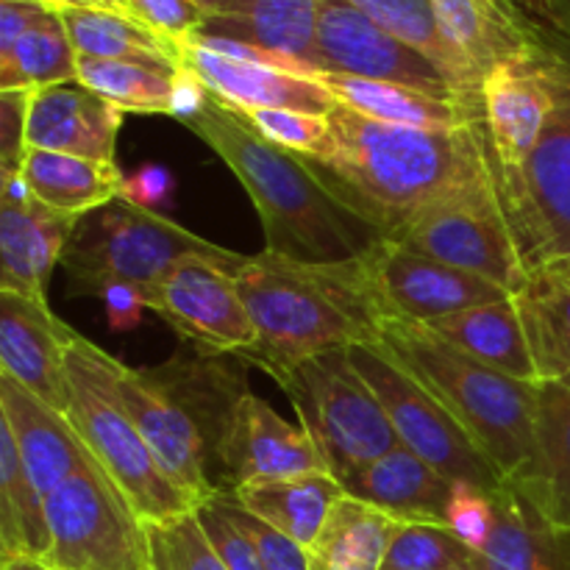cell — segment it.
<instances>
[{
  "label": "cell",
  "instance_id": "30bf717a",
  "mask_svg": "<svg viewBox=\"0 0 570 570\" xmlns=\"http://www.w3.org/2000/svg\"><path fill=\"white\" fill-rule=\"evenodd\" d=\"M348 356L362 379L371 384L376 399L382 401L395 438L404 449H410L412 454L454 482L476 484L490 493L504 488L507 479L495 471V465L473 443L471 434L382 345L373 340L354 343L348 345Z\"/></svg>",
  "mask_w": 570,
  "mask_h": 570
},
{
  "label": "cell",
  "instance_id": "7dc6e473",
  "mask_svg": "<svg viewBox=\"0 0 570 570\" xmlns=\"http://www.w3.org/2000/svg\"><path fill=\"white\" fill-rule=\"evenodd\" d=\"M31 92L33 89H0V170H20L26 159Z\"/></svg>",
  "mask_w": 570,
  "mask_h": 570
},
{
  "label": "cell",
  "instance_id": "f907efd6",
  "mask_svg": "<svg viewBox=\"0 0 570 570\" xmlns=\"http://www.w3.org/2000/svg\"><path fill=\"white\" fill-rule=\"evenodd\" d=\"M50 11L42 0H0V53L14 48L17 39Z\"/></svg>",
  "mask_w": 570,
  "mask_h": 570
},
{
  "label": "cell",
  "instance_id": "836d02e7",
  "mask_svg": "<svg viewBox=\"0 0 570 570\" xmlns=\"http://www.w3.org/2000/svg\"><path fill=\"white\" fill-rule=\"evenodd\" d=\"M343 484L332 473H304L289 479H265L234 490L239 504L295 543L306 546L317 538Z\"/></svg>",
  "mask_w": 570,
  "mask_h": 570
},
{
  "label": "cell",
  "instance_id": "f35d334b",
  "mask_svg": "<svg viewBox=\"0 0 570 570\" xmlns=\"http://www.w3.org/2000/svg\"><path fill=\"white\" fill-rule=\"evenodd\" d=\"M176 72L173 67L78 56V83L134 115H170Z\"/></svg>",
  "mask_w": 570,
  "mask_h": 570
},
{
  "label": "cell",
  "instance_id": "9f6ffc18",
  "mask_svg": "<svg viewBox=\"0 0 570 570\" xmlns=\"http://www.w3.org/2000/svg\"><path fill=\"white\" fill-rule=\"evenodd\" d=\"M3 570H53L39 560H28V557H9L3 560Z\"/></svg>",
  "mask_w": 570,
  "mask_h": 570
},
{
  "label": "cell",
  "instance_id": "2e32d148",
  "mask_svg": "<svg viewBox=\"0 0 570 570\" xmlns=\"http://www.w3.org/2000/svg\"><path fill=\"white\" fill-rule=\"evenodd\" d=\"M482 106L493 173L521 170L551 115V89L529 33L518 53L484 72Z\"/></svg>",
  "mask_w": 570,
  "mask_h": 570
},
{
  "label": "cell",
  "instance_id": "ac0fdd59",
  "mask_svg": "<svg viewBox=\"0 0 570 570\" xmlns=\"http://www.w3.org/2000/svg\"><path fill=\"white\" fill-rule=\"evenodd\" d=\"M115 376L128 415L137 423L150 454L170 476V482L193 495L198 504L223 493L215 465H212L195 429L176 410V404L145 376L142 367H128L117 362Z\"/></svg>",
  "mask_w": 570,
  "mask_h": 570
},
{
  "label": "cell",
  "instance_id": "cb8c5ba5",
  "mask_svg": "<svg viewBox=\"0 0 570 570\" xmlns=\"http://www.w3.org/2000/svg\"><path fill=\"white\" fill-rule=\"evenodd\" d=\"M76 220L39 200L0 204V289L48 301L50 273L61 265Z\"/></svg>",
  "mask_w": 570,
  "mask_h": 570
},
{
  "label": "cell",
  "instance_id": "8fae6325",
  "mask_svg": "<svg viewBox=\"0 0 570 570\" xmlns=\"http://www.w3.org/2000/svg\"><path fill=\"white\" fill-rule=\"evenodd\" d=\"M387 239L488 278L510 295L521 293L532 276L507 223L495 176L432 206Z\"/></svg>",
  "mask_w": 570,
  "mask_h": 570
},
{
  "label": "cell",
  "instance_id": "ee69618b",
  "mask_svg": "<svg viewBox=\"0 0 570 570\" xmlns=\"http://www.w3.org/2000/svg\"><path fill=\"white\" fill-rule=\"evenodd\" d=\"M445 527L479 554L490 540L495 527V499L490 490L476 488L468 482H454L449 512H445Z\"/></svg>",
  "mask_w": 570,
  "mask_h": 570
},
{
  "label": "cell",
  "instance_id": "5b68a950",
  "mask_svg": "<svg viewBox=\"0 0 570 570\" xmlns=\"http://www.w3.org/2000/svg\"><path fill=\"white\" fill-rule=\"evenodd\" d=\"M529 37L549 81L551 115L527 165L493 176L523 265L534 273L570 265V42L532 14Z\"/></svg>",
  "mask_w": 570,
  "mask_h": 570
},
{
  "label": "cell",
  "instance_id": "44dd1931",
  "mask_svg": "<svg viewBox=\"0 0 570 570\" xmlns=\"http://www.w3.org/2000/svg\"><path fill=\"white\" fill-rule=\"evenodd\" d=\"M181 67L200 76L215 98L239 111L293 109L326 117L337 106L326 87L315 76L282 70V67L239 61L215 53L198 42H184Z\"/></svg>",
  "mask_w": 570,
  "mask_h": 570
},
{
  "label": "cell",
  "instance_id": "ffe728a7",
  "mask_svg": "<svg viewBox=\"0 0 570 570\" xmlns=\"http://www.w3.org/2000/svg\"><path fill=\"white\" fill-rule=\"evenodd\" d=\"M0 426L11 434L33 488L48 499L95 460L67 415L0 373Z\"/></svg>",
  "mask_w": 570,
  "mask_h": 570
},
{
  "label": "cell",
  "instance_id": "3957f363",
  "mask_svg": "<svg viewBox=\"0 0 570 570\" xmlns=\"http://www.w3.org/2000/svg\"><path fill=\"white\" fill-rule=\"evenodd\" d=\"M256 328L239 360L282 382L301 362L376 337V312L348 262L309 265L262 250L228 267Z\"/></svg>",
  "mask_w": 570,
  "mask_h": 570
},
{
  "label": "cell",
  "instance_id": "bcb514c9",
  "mask_svg": "<svg viewBox=\"0 0 570 570\" xmlns=\"http://www.w3.org/2000/svg\"><path fill=\"white\" fill-rule=\"evenodd\" d=\"M195 515H198L206 538L215 546V551L220 554V560L226 562L228 570H265L254 543L248 540V534L226 515V510H223V504L217 501V495L206 499L204 504L195 510Z\"/></svg>",
  "mask_w": 570,
  "mask_h": 570
},
{
  "label": "cell",
  "instance_id": "d4e9b609",
  "mask_svg": "<svg viewBox=\"0 0 570 570\" xmlns=\"http://www.w3.org/2000/svg\"><path fill=\"white\" fill-rule=\"evenodd\" d=\"M343 490L354 499L379 507L401 523H440L445 527L454 479L443 476L438 468L423 462L410 449L399 445L360 468L343 482Z\"/></svg>",
  "mask_w": 570,
  "mask_h": 570
},
{
  "label": "cell",
  "instance_id": "681fc988",
  "mask_svg": "<svg viewBox=\"0 0 570 570\" xmlns=\"http://www.w3.org/2000/svg\"><path fill=\"white\" fill-rule=\"evenodd\" d=\"M106 306V321H109L111 332H131L142 323L145 295L139 287L131 284H109V287L100 289L98 295Z\"/></svg>",
  "mask_w": 570,
  "mask_h": 570
},
{
  "label": "cell",
  "instance_id": "1f68e13d",
  "mask_svg": "<svg viewBox=\"0 0 570 570\" xmlns=\"http://www.w3.org/2000/svg\"><path fill=\"white\" fill-rule=\"evenodd\" d=\"M527 334L538 382L570 376V265L534 271L521 293L512 295Z\"/></svg>",
  "mask_w": 570,
  "mask_h": 570
},
{
  "label": "cell",
  "instance_id": "603a6c76",
  "mask_svg": "<svg viewBox=\"0 0 570 570\" xmlns=\"http://www.w3.org/2000/svg\"><path fill=\"white\" fill-rule=\"evenodd\" d=\"M323 0H239L228 14L209 17L198 37L234 39L293 61L317 76V28Z\"/></svg>",
  "mask_w": 570,
  "mask_h": 570
},
{
  "label": "cell",
  "instance_id": "e0dca14e",
  "mask_svg": "<svg viewBox=\"0 0 570 570\" xmlns=\"http://www.w3.org/2000/svg\"><path fill=\"white\" fill-rule=\"evenodd\" d=\"M72 328L50 312L48 301L0 289V373L67 415V348Z\"/></svg>",
  "mask_w": 570,
  "mask_h": 570
},
{
  "label": "cell",
  "instance_id": "277c9868",
  "mask_svg": "<svg viewBox=\"0 0 570 570\" xmlns=\"http://www.w3.org/2000/svg\"><path fill=\"white\" fill-rule=\"evenodd\" d=\"M373 343L412 373L471 434L504 479L534 465V384L518 382L445 343L426 323L382 317Z\"/></svg>",
  "mask_w": 570,
  "mask_h": 570
},
{
  "label": "cell",
  "instance_id": "f5cc1de1",
  "mask_svg": "<svg viewBox=\"0 0 570 570\" xmlns=\"http://www.w3.org/2000/svg\"><path fill=\"white\" fill-rule=\"evenodd\" d=\"M523 9L570 42V0H521Z\"/></svg>",
  "mask_w": 570,
  "mask_h": 570
},
{
  "label": "cell",
  "instance_id": "d6a6232c",
  "mask_svg": "<svg viewBox=\"0 0 570 570\" xmlns=\"http://www.w3.org/2000/svg\"><path fill=\"white\" fill-rule=\"evenodd\" d=\"M22 176L39 204L72 217L120 198L126 181L117 161H95L53 150H26Z\"/></svg>",
  "mask_w": 570,
  "mask_h": 570
},
{
  "label": "cell",
  "instance_id": "f1b7e54d",
  "mask_svg": "<svg viewBox=\"0 0 570 570\" xmlns=\"http://www.w3.org/2000/svg\"><path fill=\"white\" fill-rule=\"evenodd\" d=\"M426 326L434 334H440L445 343L465 351L482 365L518 379V382L538 384V371H534L527 334H523V323L512 295L504 301H495V304L473 306V309L456 312V315L438 317Z\"/></svg>",
  "mask_w": 570,
  "mask_h": 570
},
{
  "label": "cell",
  "instance_id": "484cf974",
  "mask_svg": "<svg viewBox=\"0 0 570 570\" xmlns=\"http://www.w3.org/2000/svg\"><path fill=\"white\" fill-rule=\"evenodd\" d=\"M493 499L495 527L473 570H570V529L554 527L512 482Z\"/></svg>",
  "mask_w": 570,
  "mask_h": 570
},
{
  "label": "cell",
  "instance_id": "83f0119b",
  "mask_svg": "<svg viewBox=\"0 0 570 570\" xmlns=\"http://www.w3.org/2000/svg\"><path fill=\"white\" fill-rule=\"evenodd\" d=\"M317 81L332 92L337 106L373 117L382 122L412 128H465L484 122V109L462 100H443L434 95L417 92V89L399 87L387 81H371V78L343 76V72H317Z\"/></svg>",
  "mask_w": 570,
  "mask_h": 570
},
{
  "label": "cell",
  "instance_id": "4fadbf2b",
  "mask_svg": "<svg viewBox=\"0 0 570 570\" xmlns=\"http://www.w3.org/2000/svg\"><path fill=\"white\" fill-rule=\"evenodd\" d=\"M237 259L239 254L232 259L184 256L142 289L145 306L198 351L243 356L256 345V328L228 273Z\"/></svg>",
  "mask_w": 570,
  "mask_h": 570
},
{
  "label": "cell",
  "instance_id": "60d3db41",
  "mask_svg": "<svg viewBox=\"0 0 570 570\" xmlns=\"http://www.w3.org/2000/svg\"><path fill=\"white\" fill-rule=\"evenodd\" d=\"M154 570H228L206 538L198 515L145 523Z\"/></svg>",
  "mask_w": 570,
  "mask_h": 570
},
{
  "label": "cell",
  "instance_id": "c3c4849f",
  "mask_svg": "<svg viewBox=\"0 0 570 570\" xmlns=\"http://www.w3.org/2000/svg\"><path fill=\"white\" fill-rule=\"evenodd\" d=\"M173 193H176V178L165 165H142L128 173L122 181V198L150 212L165 206Z\"/></svg>",
  "mask_w": 570,
  "mask_h": 570
},
{
  "label": "cell",
  "instance_id": "b9f144b4",
  "mask_svg": "<svg viewBox=\"0 0 570 570\" xmlns=\"http://www.w3.org/2000/svg\"><path fill=\"white\" fill-rule=\"evenodd\" d=\"M256 131L278 148L298 156H317L328 142V115H306L293 109L245 111Z\"/></svg>",
  "mask_w": 570,
  "mask_h": 570
},
{
  "label": "cell",
  "instance_id": "5bb4252c",
  "mask_svg": "<svg viewBox=\"0 0 570 570\" xmlns=\"http://www.w3.org/2000/svg\"><path fill=\"white\" fill-rule=\"evenodd\" d=\"M317 53H321V72H343V76L399 83V87L417 89L434 98L482 106V100H473L471 95L462 92L421 50L401 42L399 37L384 31L345 0L321 3Z\"/></svg>",
  "mask_w": 570,
  "mask_h": 570
},
{
  "label": "cell",
  "instance_id": "9a60e30c",
  "mask_svg": "<svg viewBox=\"0 0 570 570\" xmlns=\"http://www.w3.org/2000/svg\"><path fill=\"white\" fill-rule=\"evenodd\" d=\"M142 371L187 417L215 465L223 493H228L223 479V449L232 434L239 404L250 393L243 360L234 354H206V351L178 354L176 351L161 365L142 367Z\"/></svg>",
  "mask_w": 570,
  "mask_h": 570
},
{
  "label": "cell",
  "instance_id": "8d00e7d4",
  "mask_svg": "<svg viewBox=\"0 0 570 570\" xmlns=\"http://www.w3.org/2000/svg\"><path fill=\"white\" fill-rule=\"evenodd\" d=\"M0 551L45 562L50 551V527L45 495L33 488L22 468L11 434L0 426Z\"/></svg>",
  "mask_w": 570,
  "mask_h": 570
},
{
  "label": "cell",
  "instance_id": "f546056e",
  "mask_svg": "<svg viewBox=\"0 0 570 570\" xmlns=\"http://www.w3.org/2000/svg\"><path fill=\"white\" fill-rule=\"evenodd\" d=\"M399 527L384 510L343 493L306 546L309 570H382Z\"/></svg>",
  "mask_w": 570,
  "mask_h": 570
},
{
  "label": "cell",
  "instance_id": "8992f818",
  "mask_svg": "<svg viewBox=\"0 0 570 570\" xmlns=\"http://www.w3.org/2000/svg\"><path fill=\"white\" fill-rule=\"evenodd\" d=\"M115 371V356L72 328L67 348V421L145 523L189 515L200 504L176 488L150 454L137 423L122 404Z\"/></svg>",
  "mask_w": 570,
  "mask_h": 570
},
{
  "label": "cell",
  "instance_id": "9c48e42d",
  "mask_svg": "<svg viewBox=\"0 0 570 570\" xmlns=\"http://www.w3.org/2000/svg\"><path fill=\"white\" fill-rule=\"evenodd\" d=\"M53 570H154L145 521L115 488L109 473L89 462L45 499Z\"/></svg>",
  "mask_w": 570,
  "mask_h": 570
},
{
  "label": "cell",
  "instance_id": "d6986e66",
  "mask_svg": "<svg viewBox=\"0 0 570 570\" xmlns=\"http://www.w3.org/2000/svg\"><path fill=\"white\" fill-rule=\"evenodd\" d=\"M304 473H328L304 426L284 421L259 395H245L223 449V479L228 493L250 482Z\"/></svg>",
  "mask_w": 570,
  "mask_h": 570
},
{
  "label": "cell",
  "instance_id": "4316f807",
  "mask_svg": "<svg viewBox=\"0 0 570 570\" xmlns=\"http://www.w3.org/2000/svg\"><path fill=\"white\" fill-rule=\"evenodd\" d=\"M507 482L554 527L570 529V376L534 384V465Z\"/></svg>",
  "mask_w": 570,
  "mask_h": 570
},
{
  "label": "cell",
  "instance_id": "7a4b0ae2",
  "mask_svg": "<svg viewBox=\"0 0 570 570\" xmlns=\"http://www.w3.org/2000/svg\"><path fill=\"white\" fill-rule=\"evenodd\" d=\"M237 176L265 232V250L293 262H348L384 239L340 204L295 154L262 137L245 111L212 95L195 120L184 122Z\"/></svg>",
  "mask_w": 570,
  "mask_h": 570
},
{
  "label": "cell",
  "instance_id": "e575fe53",
  "mask_svg": "<svg viewBox=\"0 0 570 570\" xmlns=\"http://www.w3.org/2000/svg\"><path fill=\"white\" fill-rule=\"evenodd\" d=\"M401 42L432 59L456 87L482 100V76L440 28L432 0H345Z\"/></svg>",
  "mask_w": 570,
  "mask_h": 570
},
{
  "label": "cell",
  "instance_id": "7402d4cb",
  "mask_svg": "<svg viewBox=\"0 0 570 570\" xmlns=\"http://www.w3.org/2000/svg\"><path fill=\"white\" fill-rule=\"evenodd\" d=\"M122 115L126 111L78 81L33 89L28 106L26 150H53L95 161H115Z\"/></svg>",
  "mask_w": 570,
  "mask_h": 570
},
{
  "label": "cell",
  "instance_id": "4dcf8cb0",
  "mask_svg": "<svg viewBox=\"0 0 570 570\" xmlns=\"http://www.w3.org/2000/svg\"><path fill=\"white\" fill-rule=\"evenodd\" d=\"M445 37L484 81V72L527 45L529 14L521 0H432Z\"/></svg>",
  "mask_w": 570,
  "mask_h": 570
},
{
  "label": "cell",
  "instance_id": "ab89813d",
  "mask_svg": "<svg viewBox=\"0 0 570 570\" xmlns=\"http://www.w3.org/2000/svg\"><path fill=\"white\" fill-rule=\"evenodd\" d=\"M473 557L449 527L401 523L382 570H473Z\"/></svg>",
  "mask_w": 570,
  "mask_h": 570
},
{
  "label": "cell",
  "instance_id": "d590c367",
  "mask_svg": "<svg viewBox=\"0 0 570 570\" xmlns=\"http://www.w3.org/2000/svg\"><path fill=\"white\" fill-rule=\"evenodd\" d=\"M67 33L76 45L78 56L109 61H137V65L154 67H181V48L173 45L137 22L134 17L115 14V11H87L65 9L61 11Z\"/></svg>",
  "mask_w": 570,
  "mask_h": 570
},
{
  "label": "cell",
  "instance_id": "74e56055",
  "mask_svg": "<svg viewBox=\"0 0 570 570\" xmlns=\"http://www.w3.org/2000/svg\"><path fill=\"white\" fill-rule=\"evenodd\" d=\"M72 81H78V53L61 11L45 14L14 48L0 53V89H42Z\"/></svg>",
  "mask_w": 570,
  "mask_h": 570
},
{
  "label": "cell",
  "instance_id": "6da1fadb",
  "mask_svg": "<svg viewBox=\"0 0 570 570\" xmlns=\"http://www.w3.org/2000/svg\"><path fill=\"white\" fill-rule=\"evenodd\" d=\"M298 159L384 239L493 176L484 122L438 131L373 120L345 106L328 111L326 148Z\"/></svg>",
  "mask_w": 570,
  "mask_h": 570
},
{
  "label": "cell",
  "instance_id": "db71d44e",
  "mask_svg": "<svg viewBox=\"0 0 570 570\" xmlns=\"http://www.w3.org/2000/svg\"><path fill=\"white\" fill-rule=\"evenodd\" d=\"M42 3L50 6V9H53V11L87 9V11H115V14L131 17V11H128L126 0H42Z\"/></svg>",
  "mask_w": 570,
  "mask_h": 570
},
{
  "label": "cell",
  "instance_id": "7bdbcfd3",
  "mask_svg": "<svg viewBox=\"0 0 570 570\" xmlns=\"http://www.w3.org/2000/svg\"><path fill=\"white\" fill-rule=\"evenodd\" d=\"M217 501L223 504L226 515L248 534V540L254 543L256 554H259L262 568L265 570H309V560H306V549L301 543H295L293 538L282 534L278 529H273L271 523H265L262 518H256L254 512L245 510L237 501L234 493H217Z\"/></svg>",
  "mask_w": 570,
  "mask_h": 570
},
{
  "label": "cell",
  "instance_id": "52a82bcc",
  "mask_svg": "<svg viewBox=\"0 0 570 570\" xmlns=\"http://www.w3.org/2000/svg\"><path fill=\"white\" fill-rule=\"evenodd\" d=\"M184 256L232 259L237 254L120 195L78 217L61 254V267L70 278L72 295L98 298L109 284L148 289Z\"/></svg>",
  "mask_w": 570,
  "mask_h": 570
},
{
  "label": "cell",
  "instance_id": "7c38bea8",
  "mask_svg": "<svg viewBox=\"0 0 570 570\" xmlns=\"http://www.w3.org/2000/svg\"><path fill=\"white\" fill-rule=\"evenodd\" d=\"M351 265L379 321L404 317L432 323L438 317L510 298L499 284L415 254L393 239H379L371 250L351 259Z\"/></svg>",
  "mask_w": 570,
  "mask_h": 570
},
{
  "label": "cell",
  "instance_id": "11a10c76",
  "mask_svg": "<svg viewBox=\"0 0 570 570\" xmlns=\"http://www.w3.org/2000/svg\"><path fill=\"white\" fill-rule=\"evenodd\" d=\"M193 3H198L209 17H217V14H228L239 0H193Z\"/></svg>",
  "mask_w": 570,
  "mask_h": 570
},
{
  "label": "cell",
  "instance_id": "ba28073f",
  "mask_svg": "<svg viewBox=\"0 0 570 570\" xmlns=\"http://www.w3.org/2000/svg\"><path fill=\"white\" fill-rule=\"evenodd\" d=\"M278 387L289 395L301 426L340 484L401 445L382 401L354 367L348 348L301 362Z\"/></svg>",
  "mask_w": 570,
  "mask_h": 570
},
{
  "label": "cell",
  "instance_id": "f6af8a7d",
  "mask_svg": "<svg viewBox=\"0 0 570 570\" xmlns=\"http://www.w3.org/2000/svg\"><path fill=\"white\" fill-rule=\"evenodd\" d=\"M126 3L134 20L173 45H184L209 20V14L193 0H126Z\"/></svg>",
  "mask_w": 570,
  "mask_h": 570
},
{
  "label": "cell",
  "instance_id": "816d5d0a",
  "mask_svg": "<svg viewBox=\"0 0 570 570\" xmlns=\"http://www.w3.org/2000/svg\"><path fill=\"white\" fill-rule=\"evenodd\" d=\"M209 87L200 81V76L189 67H178L176 83H173V100H170V117L178 122H189L209 106Z\"/></svg>",
  "mask_w": 570,
  "mask_h": 570
}]
</instances>
